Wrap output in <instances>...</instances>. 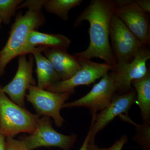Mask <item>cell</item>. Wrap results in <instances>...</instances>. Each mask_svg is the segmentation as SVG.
<instances>
[{
  "label": "cell",
  "mask_w": 150,
  "mask_h": 150,
  "mask_svg": "<svg viewBox=\"0 0 150 150\" xmlns=\"http://www.w3.org/2000/svg\"><path fill=\"white\" fill-rule=\"evenodd\" d=\"M116 8L115 1L92 0L78 16L74 27H77L84 21H88L90 43L86 50L76 53V57L88 60L98 58L113 67L117 64L109 42L110 21Z\"/></svg>",
  "instance_id": "obj_1"
},
{
  "label": "cell",
  "mask_w": 150,
  "mask_h": 150,
  "mask_svg": "<svg viewBox=\"0 0 150 150\" xmlns=\"http://www.w3.org/2000/svg\"><path fill=\"white\" fill-rule=\"evenodd\" d=\"M45 22V16L41 11L28 10L24 14L22 12L17 14L8 40L0 51V77L4 74L7 65L20 56L29 33L37 30Z\"/></svg>",
  "instance_id": "obj_2"
},
{
  "label": "cell",
  "mask_w": 150,
  "mask_h": 150,
  "mask_svg": "<svg viewBox=\"0 0 150 150\" xmlns=\"http://www.w3.org/2000/svg\"><path fill=\"white\" fill-rule=\"evenodd\" d=\"M0 85V134L13 138L20 133L30 134L36 128L40 116L13 102Z\"/></svg>",
  "instance_id": "obj_3"
},
{
  "label": "cell",
  "mask_w": 150,
  "mask_h": 150,
  "mask_svg": "<svg viewBox=\"0 0 150 150\" xmlns=\"http://www.w3.org/2000/svg\"><path fill=\"white\" fill-rule=\"evenodd\" d=\"M51 118L43 116L38 121L36 128L28 136L21 137L30 150L39 147H57L62 150H70L78 139L77 135L67 136L57 132L52 127Z\"/></svg>",
  "instance_id": "obj_4"
},
{
  "label": "cell",
  "mask_w": 150,
  "mask_h": 150,
  "mask_svg": "<svg viewBox=\"0 0 150 150\" xmlns=\"http://www.w3.org/2000/svg\"><path fill=\"white\" fill-rule=\"evenodd\" d=\"M150 59V51L146 47L139 49L132 61L117 64L112 67L110 73L114 86L119 94L128 93L134 90L132 82L144 77L148 71L147 62Z\"/></svg>",
  "instance_id": "obj_5"
},
{
  "label": "cell",
  "mask_w": 150,
  "mask_h": 150,
  "mask_svg": "<svg viewBox=\"0 0 150 150\" xmlns=\"http://www.w3.org/2000/svg\"><path fill=\"white\" fill-rule=\"evenodd\" d=\"M27 90L26 99L35 108L36 114L52 118L57 127H62L65 119L60 114V110L71 94L52 92L36 86H29Z\"/></svg>",
  "instance_id": "obj_6"
},
{
  "label": "cell",
  "mask_w": 150,
  "mask_h": 150,
  "mask_svg": "<svg viewBox=\"0 0 150 150\" xmlns=\"http://www.w3.org/2000/svg\"><path fill=\"white\" fill-rule=\"evenodd\" d=\"M77 58L81 66L77 72L69 79L59 81L52 84L46 90L56 93H68L72 94L75 91V88L93 83L97 80L108 74L113 67L106 63L100 64L92 62L88 59Z\"/></svg>",
  "instance_id": "obj_7"
},
{
  "label": "cell",
  "mask_w": 150,
  "mask_h": 150,
  "mask_svg": "<svg viewBox=\"0 0 150 150\" xmlns=\"http://www.w3.org/2000/svg\"><path fill=\"white\" fill-rule=\"evenodd\" d=\"M109 37L117 64L131 62L137 51L146 47L115 13L110 21Z\"/></svg>",
  "instance_id": "obj_8"
},
{
  "label": "cell",
  "mask_w": 150,
  "mask_h": 150,
  "mask_svg": "<svg viewBox=\"0 0 150 150\" xmlns=\"http://www.w3.org/2000/svg\"><path fill=\"white\" fill-rule=\"evenodd\" d=\"M116 92L113 79L110 74H107L88 93L72 102L65 103L62 108L86 107L89 109L92 117H93L109 105Z\"/></svg>",
  "instance_id": "obj_9"
},
{
  "label": "cell",
  "mask_w": 150,
  "mask_h": 150,
  "mask_svg": "<svg viewBox=\"0 0 150 150\" xmlns=\"http://www.w3.org/2000/svg\"><path fill=\"white\" fill-rule=\"evenodd\" d=\"M137 93L135 90L123 94H116L106 108L92 117L90 128L89 142H95L96 137L100 131L107 126L113 119L119 116L128 115L130 108L136 102Z\"/></svg>",
  "instance_id": "obj_10"
},
{
  "label": "cell",
  "mask_w": 150,
  "mask_h": 150,
  "mask_svg": "<svg viewBox=\"0 0 150 150\" xmlns=\"http://www.w3.org/2000/svg\"><path fill=\"white\" fill-rule=\"evenodd\" d=\"M34 58L30 54L28 60L26 55L18 56L16 74L9 83L2 87L3 91L18 105L25 108L26 91L30 85L36 86L33 76Z\"/></svg>",
  "instance_id": "obj_11"
},
{
  "label": "cell",
  "mask_w": 150,
  "mask_h": 150,
  "mask_svg": "<svg viewBox=\"0 0 150 150\" xmlns=\"http://www.w3.org/2000/svg\"><path fill=\"white\" fill-rule=\"evenodd\" d=\"M115 14L143 45H149L150 32L149 13L143 10L133 1L128 4L116 7Z\"/></svg>",
  "instance_id": "obj_12"
},
{
  "label": "cell",
  "mask_w": 150,
  "mask_h": 150,
  "mask_svg": "<svg viewBox=\"0 0 150 150\" xmlns=\"http://www.w3.org/2000/svg\"><path fill=\"white\" fill-rule=\"evenodd\" d=\"M71 42L69 38L62 34H49L33 30L28 36L20 56L30 54L33 49L40 47L67 51Z\"/></svg>",
  "instance_id": "obj_13"
},
{
  "label": "cell",
  "mask_w": 150,
  "mask_h": 150,
  "mask_svg": "<svg viewBox=\"0 0 150 150\" xmlns=\"http://www.w3.org/2000/svg\"><path fill=\"white\" fill-rule=\"evenodd\" d=\"M54 67L61 81L71 78L81 68L79 59L69 54L67 50L46 48L43 51Z\"/></svg>",
  "instance_id": "obj_14"
},
{
  "label": "cell",
  "mask_w": 150,
  "mask_h": 150,
  "mask_svg": "<svg viewBox=\"0 0 150 150\" xmlns=\"http://www.w3.org/2000/svg\"><path fill=\"white\" fill-rule=\"evenodd\" d=\"M46 48H36L31 51L36 63V72L38 80L37 86L46 90L52 84L61 81L60 77L51 62L41 54Z\"/></svg>",
  "instance_id": "obj_15"
},
{
  "label": "cell",
  "mask_w": 150,
  "mask_h": 150,
  "mask_svg": "<svg viewBox=\"0 0 150 150\" xmlns=\"http://www.w3.org/2000/svg\"><path fill=\"white\" fill-rule=\"evenodd\" d=\"M137 93L136 102L139 108L143 123L150 124V73L132 82Z\"/></svg>",
  "instance_id": "obj_16"
},
{
  "label": "cell",
  "mask_w": 150,
  "mask_h": 150,
  "mask_svg": "<svg viewBox=\"0 0 150 150\" xmlns=\"http://www.w3.org/2000/svg\"><path fill=\"white\" fill-rule=\"evenodd\" d=\"M83 2L82 0H47L44 7L47 12L54 14L66 21L69 19V11Z\"/></svg>",
  "instance_id": "obj_17"
},
{
  "label": "cell",
  "mask_w": 150,
  "mask_h": 150,
  "mask_svg": "<svg viewBox=\"0 0 150 150\" xmlns=\"http://www.w3.org/2000/svg\"><path fill=\"white\" fill-rule=\"evenodd\" d=\"M120 118L122 120L135 125L136 127V134L133 137V140L142 147V149L150 150V124L143 123L142 125H138L132 121L128 115H123Z\"/></svg>",
  "instance_id": "obj_18"
},
{
  "label": "cell",
  "mask_w": 150,
  "mask_h": 150,
  "mask_svg": "<svg viewBox=\"0 0 150 150\" xmlns=\"http://www.w3.org/2000/svg\"><path fill=\"white\" fill-rule=\"evenodd\" d=\"M23 2L22 0H0V18L4 24H10L18 6Z\"/></svg>",
  "instance_id": "obj_19"
},
{
  "label": "cell",
  "mask_w": 150,
  "mask_h": 150,
  "mask_svg": "<svg viewBox=\"0 0 150 150\" xmlns=\"http://www.w3.org/2000/svg\"><path fill=\"white\" fill-rule=\"evenodd\" d=\"M128 136L123 135L119 139L116 140L113 144L108 148H100L96 144L95 142H89L87 150H122L124 146L128 143Z\"/></svg>",
  "instance_id": "obj_20"
},
{
  "label": "cell",
  "mask_w": 150,
  "mask_h": 150,
  "mask_svg": "<svg viewBox=\"0 0 150 150\" xmlns=\"http://www.w3.org/2000/svg\"><path fill=\"white\" fill-rule=\"evenodd\" d=\"M46 1L47 0H28L20 4L18 6L17 10L27 8L28 10L41 11L44 7Z\"/></svg>",
  "instance_id": "obj_21"
},
{
  "label": "cell",
  "mask_w": 150,
  "mask_h": 150,
  "mask_svg": "<svg viewBox=\"0 0 150 150\" xmlns=\"http://www.w3.org/2000/svg\"><path fill=\"white\" fill-rule=\"evenodd\" d=\"M6 150H30L21 140H16L13 137L6 138Z\"/></svg>",
  "instance_id": "obj_22"
},
{
  "label": "cell",
  "mask_w": 150,
  "mask_h": 150,
  "mask_svg": "<svg viewBox=\"0 0 150 150\" xmlns=\"http://www.w3.org/2000/svg\"><path fill=\"white\" fill-rule=\"evenodd\" d=\"M135 1L140 8L144 11L146 12L150 13V0H137V1Z\"/></svg>",
  "instance_id": "obj_23"
},
{
  "label": "cell",
  "mask_w": 150,
  "mask_h": 150,
  "mask_svg": "<svg viewBox=\"0 0 150 150\" xmlns=\"http://www.w3.org/2000/svg\"><path fill=\"white\" fill-rule=\"evenodd\" d=\"M89 138L90 132L89 131H88V133L86 136L85 139L84 140L82 145H81L79 150H87L88 145Z\"/></svg>",
  "instance_id": "obj_24"
},
{
  "label": "cell",
  "mask_w": 150,
  "mask_h": 150,
  "mask_svg": "<svg viewBox=\"0 0 150 150\" xmlns=\"http://www.w3.org/2000/svg\"><path fill=\"white\" fill-rule=\"evenodd\" d=\"M6 138L5 136L0 134V150H6Z\"/></svg>",
  "instance_id": "obj_25"
},
{
  "label": "cell",
  "mask_w": 150,
  "mask_h": 150,
  "mask_svg": "<svg viewBox=\"0 0 150 150\" xmlns=\"http://www.w3.org/2000/svg\"><path fill=\"white\" fill-rule=\"evenodd\" d=\"M2 21H1V18H0V27H1V23Z\"/></svg>",
  "instance_id": "obj_26"
},
{
  "label": "cell",
  "mask_w": 150,
  "mask_h": 150,
  "mask_svg": "<svg viewBox=\"0 0 150 150\" xmlns=\"http://www.w3.org/2000/svg\"><path fill=\"white\" fill-rule=\"evenodd\" d=\"M142 150H146L145 149H142Z\"/></svg>",
  "instance_id": "obj_27"
}]
</instances>
